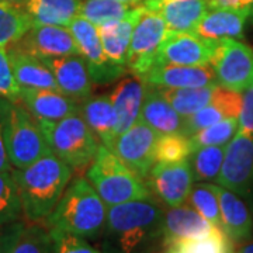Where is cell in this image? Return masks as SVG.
Segmentation results:
<instances>
[{
	"instance_id": "cell-1",
	"label": "cell",
	"mask_w": 253,
	"mask_h": 253,
	"mask_svg": "<svg viewBox=\"0 0 253 253\" xmlns=\"http://www.w3.org/2000/svg\"><path fill=\"white\" fill-rule=\"evenodd\" d=\"M165 210L152 197L107 207L101 253H156L163 244Z\"/></svg>"
},
{
	"instance_id": "cell-2",
	"label": "cell",
	"mask_w": 253,
	"mask_h": 253,
	"mask_svg": "<svg viewBox=\"0 0 253 253\" xmlns=\"http://www.w3.org/2000/svg\"><path fill=\"white\" fill-rule=\"evenodd\" d=\"M72 169L54 154H48L24 169L11 168L17 184L23 217L28 222H42L58 204Z\"/></svg>"
},
{
	"instance_id": "cell-3",
	"label": "cell",
	"mask_w": 253,
	"mask_h": 253,
	"mask_svg": "<svg viewBox=\"0 0 253 253\" xmlns=\"http://www.w3.org/2000/svg\"><path fill=\"white\" fill-rule=\"evenodd\" d=\"M107 217V206L86 177L69 181L52 212L42 221L48 229H58L83 236L99 238Z\"/></svg>"
},
{
	"instance_id": "cell-4",
	"label": "cell",
	"mask_w": 253,
	"mask_h": 253,
	"mask_svg": "<svg viewBox=\"0 0 253 253\" xmlns=\"http://www.w3.org/2000/svg\"><path fill=\"white\" fill-rule=\"evenodd\" d=\"M86 179L107 207L152 197L146 181L101 144L86 170Z\"/></svg>"
},
{
	"instance_id": "cell-5",
	"label": "cell",
	"mask_w": 253,
	"mask_h": 253,
	"mask_svg": "<svg viewBox=\"0 0 253 253\" xmlns=\"http://www.w3.org/2000/svg\"><path fill=\"white\" fill-rule=\"evenodd\" d=\"M38 126L45 136L51 152L72 170L87 169L97 154L100 142L79 114L62 120H41Z\"/></svg>"
},
{
	"instance_id": "cell-6",
	"label": "cell",
	"mask_w": 253,
	"mask_h": 253,
	"mask_svg": "<svg viewBox=\"0 0 253 253\" xmlns=\"http://www.w3.org/2000/svg\"><path fill=\"white\" fill-rule=\"evenodd\" d=\"M3 136L11 168L24 169L40 158L52 154L37 118L20 101H10Z\"/></svg>"
},
{
	"instance_id": "cell-7",
	"label": "cell",
	"mask_w": 253,
	"mask_h": 253,
	"mask_svg": "<svg viewBox=\"0 0 253 253\" xmlns=\"http://www.w3.org/2000/svg\"><path fill=\"white\" fill-rule=\"evenodd\" d=\"M168 31V26L161 14L144 7L128 48L126 63L128 72L144 78L152 69Z\"/></svg>"
},
{
	"instance_id": "cell-8",
	"label": "cell",
	"mask_w": 253,
	"mask_h": 253,
	"mask_svg": "<svg viewBox=\"0 0 253 253\" xmlns=\"http://www.w3.org/2000/svg\"><path fill=\"white\" fill-rule=\"evenodd\" d=\"M68 28L71 30L78 44L81 56H83L87 63L91 83L109 84L120 81L128 73L126 66L111 62L104 55L97 26H94L89 20L78 16L69 23Z\"/></svg>"
},
{
	"instance_id": "cell-9",
	"label": "cell",
	"mask_w": 253,
	"mask_h": 253,
	"mask_svg": "<svg viewBox=\"0 0 253 253\" xmlns=\"http://www.w3.org/2000/svg\"><path fill=\"white\" fill-rule=\"evenodd\" d=\"M211 66L221 87L242 93L253 83V49L238 40H219Z\"/></svg>"
},
{
	"instance_id": "cell-10",
	"label": "cell",
	"mask_w": 253,
	"mask_h": 253,
	"mask_svg": "<svg viewBox=\"0 0 253 253\" xmlns=\"http://www.w3.org/2000/svg\"><path fill=\"white\" fill-rule=\"evenodd\" d=\"M215 183L238 196H246L253 187V136L236 132L226 144L225 156Z\"/></svg>"
},
{
	"instance_id": "cell-11",
	"label": "cell",
	"mask_w": 253,
	"mask_h": 253,
	"mask_svg": "<svg viewBox=\"0 0 253 253\" xmlns=\"http://www.w3.org/2000/svg\"><path fill=\"white\" fill-rule=\"evenodd\" d=\"M219 46V40H208L194 33L168 31L156 56L155 65L172 63L184 66L211 65ZM154 65V66H155ZM152 66V68H154Z\"/></svg>"
},
{
	"instance_id": "cell-12",
	"label": "cell",
	"mask_w": 253,
	"mask_h": 253,
	"mask_svg": "<svg viewBox=\"0 0 253 253\" xmlns=\"http://www.w3.org/2000/svg\"><path fill=\"white\" fill-rule=\"evenodd\" d=\"M158 138L159 134L155 129L138 120L131 128L116 138L111 151L145 180L156 163L155 145Z\"/></svg>"
},
{
	"instance_id": "cell-13",
	"label": "cell",
	"mask_w": 253,
	"mask_h": 253,
	"mask_svg": "<svg viewBox=\"0 0 253 253\" xmlns=\"http://www.w3.org/2000/svg\"><path fill=\"white\" fill-rule=\"evenodd\" d=\"M151 193L168 207L184 204L193 186L194 176L189 159L176 163H155L151 173L145 179Z\"/></svg>"
},
{
	"instance_id": "cell-14",
	"label": "cell",
	"mask_w": 253,
	"mask_h": 253,
	"mask_svg": "<svg viewBox=\"0 0 253 253\" xmlns=\"http://www.w3.org/2000/svg\"><path fill=\"white\" fill-rule=\"evenodd\" d=\"M21 51L38 58H59L69 55H81L71 30L62 26L33 24L24 36L14 42Z\"/></svg>"
},
{
	"instance_id": "cell-15",
	"label": "cell",
	"mask_w": 253,
	"mask_h": 253,
	"mask_svg": "<svg viewBox=\"0 0 253 253\" xmlns=\"http://www.w3.org/2000/svg\"><path fill=\"white\" fill-rule=\"evenodd\" d=\"M41 62L54 75L59 90L76 101H83L91 96V79L89 68L81 55L59 58H40Z\"/></svg>"
},
{
	"instance_id": "cell-16",
	"label": "cell",
	"mask_w": 253,
	"mask_h": 253,
	"mask_svg": "<svg viewBox=\"0 0 253 253\" xmlns=\"http://www.w3.org/2000/svg\"><path fill=\"white\" fill-rule=\"evenodd\" d=\"M148 84L158 87L187 89L218 84L215 73L211 65L184 66L172 63H159L142 78Z\"/></svg>"
},
{
	"instance_id": "cell-17",
	"label": "cell",
	"mask_w": 253,
	"mask_h": 253,
	"mask_svg": "<svg viewBox=\"0 0 253 253\" xmlns=\"http://www.w3.org/2000/svg\"><path fill=\"white\" fill-rule=\"evenodd\" d=\"M145 9L161 14L169 31L193 33L210 11L208 0H142Z\"/></svg>"
},
{
	"instance_id": "cell-18",
	"label": "cell",
	"mask_w": 253,
	"mask_h": 253,
	"mask_svg": "<svg viewBox=\"0 0 253 253\" xmlns=\"http://www.w3.org/2000/svg\"><path fill=\"white\" fill-rule=\"evenodd\" d=\"M18 101L34 117L41 120H62L81 113V103L59 90L20 86Z\"/></svg>"
},
{
	"instance_id": "cell-19",
	"label": "cell",
	"mask_w": 253,
	"mask_h": 253,
	"mask_svg": "<svg viewBox=\"0 0 253 253\" xmlns=\"http://www.w3.org/2000/svg\"><path fill=\"white\" fill-rule=\"evenodd\" d=\"M146 93V82L129 73L117 81L116 87L109 94L117 117V136L135 124L139 118L141 107Z\"/></svg>"
},
{
	"instance_id": "cell-20",
	"label": "cell",
	"mask_w": 253,
	"mask_h": 253,
	"mask_svg": "<svg viewBox=\"0 0 253 253\" xmlns=\"http://www.w3.org/2000/svg\"><path fill=\"white\" fill-rule=\"evenodd\" d=\"M242 109V93L229 90L218 84L214 96L206 107L199 110L193 116L184 118L183 134L193 135L206 126L217 124L226 118H238Z\"/></svg>"
},
{
	"instance_id": "cell-21",
	"label": "cell",
	"mask_w": 253,
	"mask_h": 253,
	"mask_svg": "<svg viewBox=\"0 0 253 253\" xmlns=\"http://www.w3.org/2000/svg\"><path fill=\"white\" fill-rule=\"evenodd\" d=\"M218 229L210 221L189 204H181L177 207H169L163 214V244L165 249L169 245L197 238V236L208 235ZM221 229V228H219Z\"/></svg>"
},
{
	"instance_id": "cell-22",
	"label": "cell",
	"mask_w": 253,
	"mask_h": 253,
	"mask_svg": "<svg viewBox=\"0 0 253 253\" xmlns=\"http://www.w3.org/2000/svg\"><path fill=\"white\" fill-rule=\"evenodd\" d=\"M138 120L151 126L159 135L183 134L184 117H181L173 109L170 103L163 97L156 86L148 83H146V93Z\"/></svg>"
},
{
	"instance_id": "cell-23",
	"label": "cell",
	"mask_w": 253,
	"mask_h": 253,
	"mask_svg": "<svg viewBox=\"0 0 253 253\" xmlns=\"http://www.w3.org/2000/svg\"><path fill=\"white\" fill-rule=\"evenodd\" d=\"M253 13V6L241 9H217L208 11L194 28V34L208 40L234 38L244 36L246 20Z\"/></svg>"
},
{
	"instance_id": "cell-24",
	"label": "cell",
	"mask_w": 253,
	"mask_h": 253,
	"mask_svg": "<svg viewBox=\"0 0 253 253\" xmlns=\"http://www.w3.org/2000/svg\"><path fill=\"white\" fill-rule=\"evenodd\" d=\"M142 11H144V6L138 4L129 11V14L126 18L97 27L104 55L111 62L126 66L132 33Z\"/></svg>"
},
{
	"instance_id": "cell-25",
	"label": "cell",
	"mask_w": 253,
	"mask_h": 253,
	"mask_svg": "<svg viewBox=\"0 0 253 253\" xmlns=\"http://www.w3.org/2000/svg\"><path fill=\"white\" fill-rule=\"evenodd\" d=\"M219 200L221 229L232 242H242L252 235L253 221L249 210L241 197L231 190L217 184Z\"/></svg>"
},
{
	"instance_id": "cell-26",
	"label": "cell",
	"mask_w": 253,
	"mask_h": 253,
	"mask_svg": "<svg viewBox=\"0 0 253 253\" xmlns=\"http://www.w3.org/2000/svg\"><path fill=\"white\" fill-rule=\"evenodd\" d=\"M81 116L100 144L113 149L117 138V117L109 96H90L81 101Z\"/></svg>"
},
{
	"instance_id": "cell-27",
	"label": "cell",
	"mask_w": 253,
	"mask_h": 253,
	"mask_svg": "<svg viewBox=\"0 0 253 253\" xmlns=\"http://www.w3.org/2000/svg\"><path fill=\"white\" fill-rule=\"evenodd\" d=\"M7 54H9L13 75L21 87L59 90L54 75L41 62L38 56L21 51L16 46L7 51Z\"/></svg>"
},
{
	"instance_id": "cell-28",
	"label": "cell",
	"mask_w": 253,
	"mask_h": 253,
	"mask_svg": "<svg viewBox=\"0 0 253 253\" xmlns=\"http://www.w3.org/2000/svg\"><path fill=\"white\" fill-rule=\"evenodd\" d=\"M82 0H27L26 11L33 24L68 27L79 16Z\"/></svg>"
},
{
	"instance_id": "cell-29",
	"label": "cell",
	"mask_w": 253,
	"mask_h": 253,
	"mask_svg": "<svg viewBox=\"0 0 253 253\" xmlns=\"http://www.w3.org/2000/svg\"><path fill=\"white\" fill-rule=\"evenodd\" d=\"M218 84L204 87H187V89H172V87H158L161 94L170 103L181 117H190L199 110L206 107L211 101Z\"/></svg>"
},
{
	"instance_id": "cell-30",
	"label": "cell",
	"mask_w": 253,
	"mask_h": 253,
	"mask_svg": "<svg viewBox=\"0 0 253 253\" xmlns=\"http://www.w3.org/2000/svg\"><path fill=\"white\" fill-rule=\"evenodd\" d=\"M33 26L27 11L10 1L0 0V46L17 42Z\"/></svg>"
},
{
	"instance_id": "cell-31",
	"label": "cell",
	"mask_w": 253,
	"mask_h": 253,
	"mask_svg": "<svg viewBox=\"0 0 253 253\" xmlns=\"http://www.w3.org/2000/svg\"><path fill=\"white\" fill-rule=\"evenodd\" d=\"M165 253H234L232 241L222 229H215L208 235L190 238L169 245Z\"/></svg>"
},
{
	"instance_id": "cell-32",
	"label": "cell",
	"mask_w": 253,
	"mask_h": 253,
	"mask_svg": "<svg viewBox=\"0 0 253 253\" xmlns=\"http://www.w3.org/2000/svg\"><path fill=\"white\" fill-rule=\"evenodd\" d=\"M134 7L118 0H82L79 16L99 27L126 18Z\"/></svg>"
},
{
	"instance_id": "cell-33",
	"label": "cell",
	"mask_w": 253,
	"mask_h": 253,
	"mask_svg": "<svg viewBox=\"0 0 253 253\" xmlns=\"http://www.w3.org/2000/svg\"><path fill=\"white\" fill-rule=\"evenodd\" d=\"M225 146H203L191 152L189 163L194 180L215 181L224 162Z\"/></svg>"
},
{
	"instance_id": "cell-34",
	"label": "cell",
	"mask_w": 253,
	"mask_h": 253,
	"mask_svg": "<svg viewBox=\"0 0 253 253\" xmlns=\"http://www.w3.org/2000/svg\"><path fill=\"white\" fill-rule=\"evenodd\" d=\"M186 203H189L190 207L194 208L200 215H203L212 225L221 228L217 184H211V183L194 184Z\"/></svg>"
},
{
	"instance_id": "cell-35",
	"label": "cell",
	"mask_w": 253,
	"mask_h": 253,
	"mask_svg": "<svg viewBox=\"0 0 253 253\" xmlns=\"http://www.w3.org/2000/svg\"><path fill=\"white\" fill-rule=\"evenodd\" d=\"M238 118H226L189 136L191 151L203 146H225L238 132Z\"/></svg>"
},
{
	"instance_id": "cell-36",
	"label": "cell",
	"mask_w": 253,
	"mask_h": 253,
	"mask_svg": "<svg viewBox=\"0 0 253 253\" xmlns=\"http://www.w3.org/2000/svg\"><path fill=\"white\" fill-rule=\"evenodd\" d=\"M11 253H54V241L44 222H30Z\"/></svg>"
},
{
	"instance_id": "cell-37",
	"label": "cell",
	"mask_w": 253,
	"mask_h": 253,
	"mask_svg": "<svg viewBox=\"0 0 253 253\" xmlns=\"http://www.w3.org/2000/svg\"><path fill=\"white\" fill-rule=\"evenodd\" d=\"M21 217L23 208L11 169L0 172V224L18 221Z\"/></svg>"
},
{
	"instance_id": "cell-38",
	"label": "cell",
	"mask_w": 253,
	"mask_h": 253,
	"mask_svg": "<svg viewBox=\"0 0 253 253\" xmlns=\"http://www.w3.org/2000/svg\"><path fill=\"white\" fill-rule=\"evenodd\" d=\"M189 136L184 134H165L159 135L155 145L156 163H176L187 161L191 155Z\"/></svg>"
},
{
	"instance_id": "cell-39",
	"label": "cell",
	"mask_w": 253,
	"mask_h": 253,
	"mask_svg": "<svg viewBox=\"0 0 253 253\" xmlns=\"http://www.w3.org/2000/svg\"><path fill=\"white\" fill-rule=\"evenodd\" d=\"M49 232L54 241V253H101L83 236L58 229H49Z\"/></svg>"
},
{
	"instance_id": "cell-40",
	"label": "cell",
	"mask_w": 253,
	"mask_h": 253,
	"mask_svg": "<svg viewBox=\"0 0 253 253\" xmlns=\"http://www.w3.org/2000/svg\"><path fill=\"white\" fill-rule=\"evenodd\" d=\"M20 84L11 71L9 54L4 46H0V97L9 101H18Z\"/></svg>"
},
{
	"instance_id": "cell-41",
	"label": "cell",
	"mask_w": 253,
	"mask_h": 253,
	"mask_svg": "<svg viewBox=\"0 0 253 253\" xmlns=\"http://www.w3.org/2000/svg\"><path fill=\"white\" fill-rule=\"evenodd\" d=\"M26 225L27 224L21 219L7 222V224H0V253L13 252Z\"/></svg>"
},
{
	"instance_id": "cell-42",
	"label": "cell",
	"mask_w": 253,
	"mask_h": 253,
	"mask_svg": "<svg viewBox=\"0 0 253 253\" xmlns=\"http://www.w3.org/2000/svg\"><path fill=\"white\" fill-rule=\"evenodd\" d=\"M238 131L253 136V83L242 91V109L238 117Z\"/></svg>"
},
{
	"instance_id": "cell-43",
	"label": "cell",
	"mask_w": 253,
	"mask_h": 253,
	"mask_svg": "<svg viewBox=\"0 0 253 253\" xmlns=\"http://www.w3.org/2000/svg\"><path fill=\"white\" fill-rule=\"evenodd\" d=\"M10 101L0 97V172H6L11 169V165L7 158L6 152V145H4V136H3V129H4V118H6V111L9 107Z\"/></svg>"
},
{
	"instance_id": "cell-44",
	"label": "cell",
	"mask_w": 253,
	"mask_h": 253,
	"mask_svg": "<svg viewBox=\"0 0 253 253\" xmlns=\"http://www.w3.org/2000/svg\"><path fill=\"white\" fill-rule=\"evenodd\" d=\"M208 4H210V10L245 7L244 0H208Z\"/></svg>"
},
{
	"instance_id": "cell-45",
	"label": "cell",
	"mask_w": 253,
	"mask_h": 253,
	"mask_svg": "<svg viewBox=\"0 0 253 253\" xmlns=\"http://www.w3.org/2000/svg\"><path fill=\"white\" fill-rule=\"evenodd\" d=\"M234 253H253V242H248L239 246L236 251H234Z\"/></svg>"
},
{
	"instance_id": "cell-46",
	"label": "cell",
	"mask_w": 253,
	"mask_h": 253,
	"mask_svg": "<svg viewBox=\"0 0 253 253\" xmlns=\"http://www.w3.org/2000/svg\"><path fill=\"white\" fill-rule=\"evenodd\" d=\"M118 1H123V3H128V4H141L142 0H118Z\"/></svg>"
},
{
	"instance_id": "cell-47",
	"label": "cell",
	"mask_w": 253,
	"mask_h": 253,
	"mask_svg": "<svg viewBox=\"0 0 253 253\" xmlns=\"http://www.w3.org/2000/svg\"><path fill=\"white\" fill-rule=\"evenodd\" d=\"M245 6H253V0H244Z\"/></svg>"
}]
</instances>
